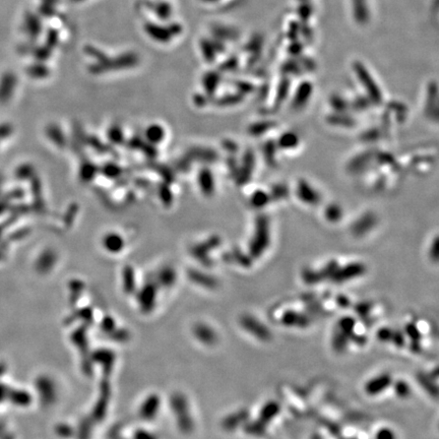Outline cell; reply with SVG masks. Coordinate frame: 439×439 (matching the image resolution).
I'll list each match as a JSON object with an SVG mask.
<instances>
[{
  "label": "cell",
  "mask_w": 439,
  "mask_h": 439,
  "mask_svg": "<svg viewBox=\"0 0 439 439\" xmlns=\"http://www.w3.org/2000/svg\"><path fill=\"white\" fill-rule=\"evenodd\" d=\"M269 243V227L268 220L264 215H259L256 218L255 231L250 242V253L257 257L261 255Z\"/></svg>",
  "instance_id": "obj_1"
},
{
  "label": "cell",
  "mask_w": 439,
  "mask_h": 439,
  "mask_svg": "<svg viewBox=\"0 0 439 439\" xmlns=\"http://www.w3.org/2000/svg\"><path fill=\"white\" fill-rule=\"evenodd\" d=\"M354 69H355V72H356L357 77L359 78L362 86L367 91L369 99L374 104H380L381 100H382L380 90H379L378 86L375 84V82L373 81V79L370 76L369 71L360 62H356L355 63Z\"/></svg>",
  "instance_id": "obj_2"
},
{
  "label": "cell",
  "mask_w": 439,
  "mask_h": 439,
  "mask_svg": "<svg viewBox=\"0 0 439 439\" xmlns=\"http://www.w3.org/2000/svg\"><path fill=\"white\" fill-rule=\"evenodd\" d=\"M364 272V266L361 263H351L339 269L334 274V279L337 282H344L356 278Z\"/></svg>",
  "instance_id": "obj_3"
},
{
  "label": "cell",
  "mask_w": 439,
  "mask_h": 439,
  "mask_svg": "<svg viewBox=\"0 0 439 439\" xmlns=\"http://www.w3.org/2000/svg\"><path fill=\"white\" fill-rule=\"evenodd\" d=\"M298 197L308 204H318L320 197L319 194L304 180L299 181L297 186Z\"/></svg>",
  "instance_id": "obj_4"
},
{
  "label": "cell",
  "mask_w": 439,
  "mask_h": 439,
  "mask_svg": "<svg viewBox=\"0 0 439 439\" xmlns=\"http://www.w3.org/2000/svg\"><path fill=\"white\" fill-rule=\"evenodd\" d=\"M376 218L372 213L364 214L362 217H360L358 221L353 225V233L355 235H364L365 233L369 232L372 227L375 225Z\"/></svg>",
  "instance_id": "obj_5"
},
{
  "label": "cell",
  "mask_w": 439,
  "mask_h": 439,
  "mask_svg": "<svg viewBox=\"0 0 439 439\" xmlns=\"http://www.w3.org/2000/svg\"><path fill=\"white\" fill-rule=\"evenodd\" d=\"M391 380L392 379L389 375H381V376H378L376 378H373L367 384L366 391L370 395H377V394L383 392V390H386L390 386Z\"/></svg>",
  "instance_id": "obj_6"
},
{
  "label": "cell",
  "mask_w": 439,
  "mask_h": 439,
  "mask_svg": "<svg viewBox=\"0 0 439 439\" xmlns=\"http://www.w3.org/2000/svg\"><path fill=\"white\" fill-rule=\"evenodd\" d=\"M243 163H244L243 164V167L241 168L240 173H239V180H240L241 183H246L249 180L250 176H251V173H252V170H253V166H254V156H253V153L248 152L245 155Z\"/></svg>",
  "instance_id": "obj_7"
},
{
  "label": "cell",
  "mask_w": 439,
  "mask_h": 439,
  "mask_svg": "<svg viewBox=\"0 0 439 439\" xmlns=\"http://www.w3.org/2000/svg\"><path fill=\"white\" fill-rule=\"evenodd\" d=\"M311 92H312V88H311L310 84L306 83V84H303L302 86H300L296 95H295L294 101H293L294 107L295 108L303 107L307 103V101L311 95Z\"/></svg>",
  "instance_id": "obj_8"
},
{
  "label": "cell",
  "mask_w": 439,
  "mask_h": 439,
  "mask_svg": "<svg viewBox=\"0 0 439 439\" xmlns=\"http://www.w3.org/2000/svg\"><path fill=\"white\" fill-rule=\"evenodd\" d=\"M198 178H199L198 181L202 192L205 193L206 195L211 194L213 191V179L211 173L208 170H201Z\"/></svg>",
  "instance_id": "obj_9"
},
{
  "label": "cell",
  "mask_w": 439,
  "mask_h": 439,
  "mask_svg": "<svg viewBox=\"0 0 439 439\" xmlns=\"http://www.w3.org/2000/svg\"><path fill=\"white\" fill-rule=\"evenodd\" d=\"M104 244L109 250L117 251L123 246V240L117 234H108L104 239Z\"/></svg>",
  "instance_id": "obj_10"
},
{
  "label": "cell",
  "mask_w": 439,
  "mask_h": 439,
  "mask_svg": "<svg viewBox=\"0 0 439 439\" xmlns=\"http://www.w3.org/2000/svg\"><path fill=\"white\" fill-rule=\"evenodd\" d=\"M145 135L148 136V139L151 142L154 143H158L160 142L163 137H164V129L159 126V125H152L151 127H149V129L147 130Z\"/></svg>",
  "instance_id": "obj_11"
},
{
  "label": "cell",
  "mask_w": 439,
  "mask_h": 439,
  "mask_svg": "<svg viewBox=\"0 0 439 439\" xmlns=\"http://www.w3.org/2000/svg\"><path fill=\"white\" fill-rule=\"evenodd\" d=\"M298 141H299L298 137H297V135L295 133L287 132V133H285V134H283L281 136L279 143H280L281 148L292 149V148H295L298 144Z\"/></svg>",
  "instance_id": "obj_12"
},
{
  "label": "cell",
  "mask_w": 439,
  "mask_h": 439,
  "mask_svg": "<svg viewBox=\"0 0 439 439\" xmlns=\"http://www.w3.org/2000/svg\"><path fill=\"white\" fill-rule=\"evenodd\" d=\"M437 91H436V87L435 85H432L431 88L429 89V95H428V101H427V109L426 112L427 114H432L433 109L435 113L437 112V106L434 105V101H437Z\"/></svg>",
  "instance_id": "obj_13"
},
{
  "label": "cell",
  "mask_w": 439,
  "mask_h": 439,
  "mask_svg": "<svg viewBox=\"0 0 439 439\" xmlns=\"http://www.w3.org/2000/svg\"><path fill=\"white\" fill-rule=\"evenodd\" d=\"M269 196L261 191V190H257L256 192L253 193L252 197H251V204H253L255 207H262L266 204V202L268 201Z\"/></svg>",
  "instance_id": "obj_14"
},
{
  "label": "cell",
  "mask_w": 439,
  "mask_h": 439,
  "mask_svg": "<svg viewBox=\"0 0 439 439\" xmlns=\"http://www.w3.org/2000/svg\"><path fill=\"white\" fill-rule=\"evenodd\" d=\"M370 156L368 154H363V156H359L353 160V162L350 164V167L352 171H356L360 169L361 167H364L367 165V162L369 161Z\"/></svg>",
  "instance_id": "obj_15"
},
{
  "label": "cell",
  "mask_w": 439,
  "mask_h": 439,
  "mask_svg": "<svg viewBox=\"0 0 439 439\" xmlns=\"http://www.w3.org/2000/svg\"><path fill=\"white\" fill-rule=\"evenodd\" d=\"M325 214H326V217L328 218V221L337 222V221H339V218L342 216V211L338 205L334 204V205H331V206L327 207Z\"/></svg>",
  "instance_id": "obj_16"
},
{
  "label": "cell",
  "mask_w": 439,
  "mask_h": 439,
  "mask_svg": "<svg viewBox=\"0 0 439 439\" xmlns=\"http://www.w3.org/2000/svg\"><path fill=\"white\" fill-rule=\"evenodd\" d=\"M271 126L270 123H266V122H261V123H256L254 125H252L250 127V133L253 135H259L264 133L267 129H269V127Z\"/></svg>",
  "instance_id": "obj_17"
},
{
  "label": "cell",
  "mask_w": 439,
  "mask_h": 439,
  "mask_svg": "<svg viewBox=\"0 0 439 439\" xmlns=\"http://www.w3.org/2000/svg\"><path fill=\"white\" fill-rule=\"evenodd\" d=\"M287 193H288V190H287V188L286 187H284V186H277V187H273L272 188V196L274 197V198H282V197H285L286 195H287Z\"/></svg>",
  "instance_id": "obj_18"
},
{
  "label": "cell",
  "mask_w": 439,
  "mask_h": 439,
  "mask_svg": "<svg viewBox=\"0 0 439 439\" xmlns=\"http://www.w3.org/2000/svg\"><path fill=\"white\" fill-rule=\"evenodd\" d=\"M377 439H395V435L392 432V430L383 429V430H380V432L378 433Z\"/></svg>",
  "instance_id": "obj_19"
},
{
  "label": "cell",
  "mask_w": 439,
  "mask_h": 439,
  "mask_svg": "<svg viewBox=\"0 0 439 439\" xmlns=\"http://www.w3.org/2000/svg\"><path fill=\"white\" fill-rule=\"evenodd\" d=\"M109 136H110V138H111V140H113V141H117L118 139H120L119 137H121V136H123V135L121 134L120 129H118V128H116V127H113V128L110 129Z\"/></svg>",
  "instance_id": "obj_20"
}]
</instances>
